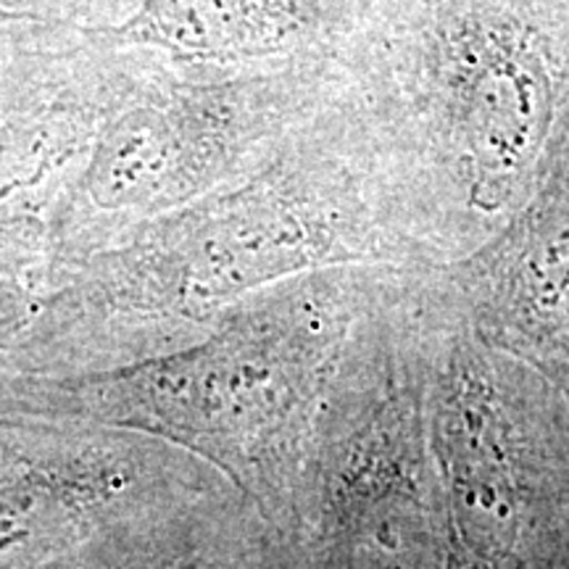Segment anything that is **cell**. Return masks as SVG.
Instances as JSON below:
<instances>
[{
    "label": "cell",
    "mask_w": 569,
    "mask_h": 569,
    "mask_svg": "<svg viewBox=\"0 0 569 569\" xmlns=\"http://www.w3.org/2000/svg\"><path fill=\"white\" fill-rule=\"evenodd\" d=\"M340 340L343 317L330 301L284 298L190 359L127 382L124 407L203 448L280 509Z\"/></svg>",
    "instance_id": "1"
},
{
    "label": "cell",
    "mask_w": 569,
    "mask_h": 569,
    "mask_svg": "<svg viewBox=\"0 0 569 569\" xmlns=\"http://www.w3.org/2000/svg\"><path fill=\"white\" fill-rule=\"evenodd\" d=\"M436 84L446 140L469 198L509 203L538 182L569 132L559 42L509 11L461 13L440 32Z\"/></svg>",
    "instance_id": "2"
},
{
    "label": "cell",
    "mask_w": 569,
    "mask_h": 569,
    "mask_svg": "<svg viewBox=\"0 0 569 569\" xmlns=\"http://www.w3.org/2000/svg\"><path fill=\"white\" fill-rule=\"evenodd\" d=\"M365 253L351 182L319 159H282L188 219L161 248L177 301L211 303Z\"/></svg>",
    "instance_id": "3"
},
{
    "label": "cell",
    "mask_w": 569,
    "mask_h": 569,
    "mask_svg": "<svg viewBox=\"0 0 569 569\" xmlns=\"http://www.w3.org/2000/svg\"><path fill=\"white\" fill-rule=\"evenodd\" d=\"M472 290L488 338L569 388V132L501 238L475 259Z\"/></svg>",
    "instance_id": "4"
},
{
    "label": "cell",
    "mask_w": 569,
    "mask_h": 569,
    "mask_svg": "<svg viewBox=\"0 0 569 569\" xmlns=\"http://www.w3.org/2000/svg\"><path fill=\"white\" fill-rule=\"evenodd\" d=\"M182 103L142 106L117 119L92 161L98 201L111 209L169 201L222 167L243 113L222 96Z\"/></svg>",
    "instance_id": "5"
},
{
    "label": "cell",
    "mask_w": 569,
    "mask_h": 569,
    "mask_svg": "<svg viewBox=\"0 0 569 569\" xmlns=\"http://www.w3.org/2000/svg\"><path fill=\"white\" fill-rule=\"evenodd\" d=\"M306 24L303 0H142L111 34L188 59L238 61L288 51Z\"/></svg>",
    "instance_id": "6"
},
{
    "label": "cell",
    "mask_w": 569,
    "mask_h": 569,
    "mask_svg": "<svg viewBox=\"0 0 569 569\" xmlns=\"http://www.w3.org/2000/svg\"><path fill=\"white\" fill-rule=\"evenodd\" d=\"M348 496L346 569H436V532L425 498L409 472H390V461L375 457Z\"/></svg>",
    "instance_id": "7"
}]
</instances>
